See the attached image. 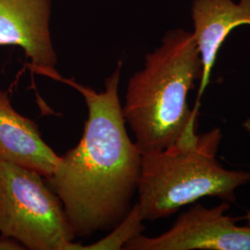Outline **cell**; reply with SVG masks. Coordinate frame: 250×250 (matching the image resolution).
<instances>
[{
  "label": "cell",
  "instance_id": "52a82bcc",
  "mask_svg": "<svg viewBox=\"0 0 250 250\" xmlns=\"http://www.w3.org/2000/svg\"><path fill=\"white\" fill-rule=\"evenodd\" d=\"M0 159L51 176L60 156L45 143L36 122L11 104L9 92L0 90Z\"/></svg>",
  "mask_w": 250,
  "mask_h": 250
},
{
  "label": "cell",
  "instance_id": "5b68a950",
  "mask_svg": "<svg viewBox=\"0 0 250 250\" xmlns=\"http://www.w3.org/2000/svg\"><path fill=\"white\" fill-rule=\"evenodd\" d=\"M230 203L214 208L200 203L179 216L168 231L148 237L142 233L127 242L126 250H250V225L225 215Z\"/></svg>",
  "mask_w": 250,
  "mask_h": 250
},
{
  "label": "cell",
  "instance_id": "ba28073f",
  "mask_svg": "<svg viewBox=\"0 0 250 250\" xmlns=\"http://www.w3.org/2000/svg\"><path fill=\"white\" fill-rule=\"evenodd\" d=\"M193 36L200 52L203 74L197 100L204 93L214 66L217 54L226 37L235 27L250 25V0H193Z\"/></svg>",
  "mask_w": 250,
  "mask_h": 250
},
{
  "label": "cell",
  "instance_id": "7a4b0ae2",
  "mask_svg": "<svg viewBox=\"0 0 250 250\" xmlns=\"http://www.w3.org/2000/svg\"><path fill=\"white\" fill-rule=\"evenodd\" d=\"M203 64L193 33L172 29L146 55L144 67L128 82L123 113L141 153L160 151L197 137V109L189 91L201 81Z\"/></svg>",
  "mask_w": 250,
  "mask_h": 250
},
{
  "label": "cell",
  "instance_id": "8992f818",
  "mask_svg": "<svg viewBox=\"0 0 250 250\" xmlns=\"http://www.w3.org/2000/svg\"><path fill=\"white\" fill-rule=\"evenodd\" d=\"M52 0H0V45L21 47L28 68L56 80L58 56L50 31Z\"/></svg>",
  "mask_w": 250,
  "mask_h": 250
},
{
  "label": "cell",
  "instance_id": "9c48e42d",
  "mask_svg": "<svg viewBox=\"0 0 250 250\" xmlns=\"http://www.w3.org/2000/svg\"><path fill=\"white\" fill-rule=\"evenodd\" d=\"M143 222L138 206L134 204L123 222L115 226L107 236L89 246H82L79 244L78 250H124L127 242L142 233L145 229Z\"/></svg>",
  "mask_w": 250,
  "mask_h": 250
},
{
  "label": "cell",
  "instance_id": "8fae6325",
  "mask_svg": "<svg viewBox=\"0 0 250 250\" xmlns=\"http://www.w3.org/2000/svg\"><path fill=\"white\" fill-rule=\"evenodd\" d=\"M243 128H244V130L247 132V134L248 135L250 136V118H248L244 123H243ZM237 220L238 221H241V220H245V221H247V224H250V210H247V212H246V215H244V216H242V217H239V218H237Z\"/></svg>",
  "mask_w": 250,
  "mask_h": 250
},
{
  "label": "cell",
  "instance_id": "30bf717a",
  "mask_svg": "<svg viewBox=\"0 0 250 250\" xmlns=\"http://www.w3.org/2000/svg\"><path fill=\"white\" fill-rule=\"evenodd\" d=\"M25 247L15 238L0 233V250H24Z\"/></svg>",
  "mask_w": 250,
  "mask_h": 250
},
{
  "label": "cell",
  "instance_id": "6da1fadb",
  "mask_svg": "<svg viewBox=\"0 0 250 250\" xmlns=\"http://www.w3.org/2000/svg\"><path fill=\"white\" fill-rule=\"evenodd\" d=\"M123 62L98 92L60 75L56 81L77 90L87 106L83 133L46 182L60 197L76 237L112 230L130 212L141 173L142 153L130 139L119 84Z\"/></svg>",
  "mask_w": 250,
  "mask_h": 250
},
{
  "label": "cell",
  "instance_id": "277c9868",
  "mask_svg": "<svg viewBox=\"0 0 250 250\" xmlns=\"http://www.w3.org/2000/svg\"><path fill=\"white\" fill-rule=\"evenodd\" d=\"M0 233L30 250H74L62 203L35 170L0 159Z\"/></svg>",
  "mask_w": 250,
  "mask_h": 250
},
{
  "label": "cell",
  "instance_id": "3957f363",
  "mask_svg": "<svg viewBox=\"0 0 250 250\" xmlns=\"http://www.w3.org/2000/svg\"><path fill=\"white\" fill-rule=\"evenodd\" d=\"M222 138L217 127L192 142L142 153L136 204L143 221L170 217L204 197L235 202V191L250 183V172L224 169L217 160Z\"/></svg>",
  "mask_w": 250,
  "mask_h": 250
}]
</instances>
